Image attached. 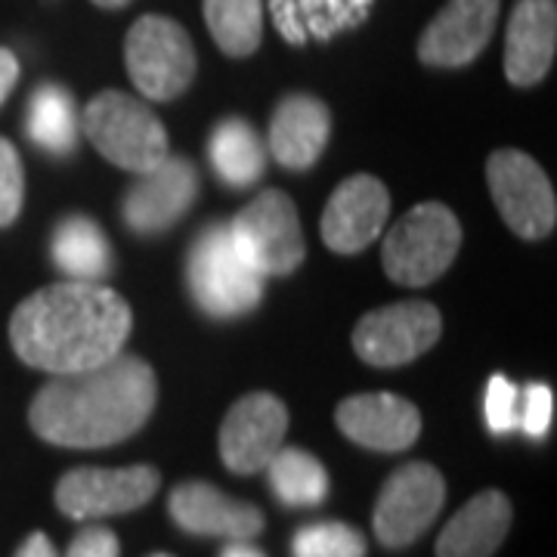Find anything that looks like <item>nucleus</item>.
Instances as JSON below:
<instances>
[{"mask_svg": "<svg viewBox=\"0 0 557 557\" xmlns=\"http://www.w3.org/2000/svg\"><path fill=\"white\" fill-rule=\"evenodd\" d=\"M134 329L131 304L100 282H57L10 317L16 357L47 375H72L119 357Z\"/></svg>", "mask_w": 557, "mask_h": 557, "instance_id": "f257e3e1", "label": "nucleus"}, {"mask_svg": "<svg viewBox=\"0 0 557 557\" xmlns=\"http://www.w3.org/2000/svg\"><path fill=\"white\" fill-rule=\"evenodd\" d=\"M159 381L143 357L124 354L72 375H50L28 424L44 443L65 449H102L134 437L152 418Z\"/></svg>", "mask_w": 557, "mask_h": 557, "instance_id": "f03ea898", "label": "nucleus"}, {"mask_svg": "<svg viewBox=\"0 0 557 557\" xmlns=\"http://www.w3.org/2000/svg\"><path fill=\"white\" fill-rule=\"evenodd\" d=\"M81 134L102 159L131 174H146L171 156L159 115L121 90H102L81 109Z\"/></svg>", "mask_w": 557, "mask_h": 557, "instance_id": "7ed1b4c3", "label": "nucleus"}, {"mask_svg": "<svg viewBox=\"0 0 557 557\" xmlns=\"http://www.w3.org/2000/svg\"><path fill=\"white\" fill-rule=\"evenodd\" d=\"M186 285L205 317L242 319L263 300V276L255 273L233 248L226 223H208L189 245Z\"/></svg>", "mask_w": 557, "mask_h": 557, "instance_id": "20e7f679", "label": "nucleus"}, {"mask_svg": "<svg viewBox=\"0 0 557 557\" xmlns=\"http://www.w3.org/2000/svg\"><path fill=\"white\" fill-rule=\"evenodd\" d=\"M461 248V223L440 201L409 208L387 230L381 245V263L391 282L406 288H424L437 282Z\"/></svg>", "mask_w": 557, "mask_h": 557, "instance_id": "39448f33", "label": "nucleus"}, {"mask_svg": "<svg viewBox=\"0 0 557 557\" xmlns=\"http://www.w3.org/2000/svg\"><path fill=\"white\" fill-rule=\"evenodd\" d=\"M124 65L146 100L171 102L189 90L199 57L180 22L149 13L139 16L124 38Z\"/></svg>", "mask_w": 557, "mask_h": 557, "instance_id": "423d86ee", "label": "nucleus"}, {"mask_svg": "<svg viewBox=\"0 0 557 557\" xmlns=\"http://www.w3.org/2000/svg\"><path fill=\"white\" fill-rule=\"evenodd\" d=\"M226 226L239 258L263 278L292 276L307 258L298 208L282 189L258 193Z\"/></svg>", "mask_w": 557, "mask_h": 557, "instance_id": "0eeeda50", "label": "nucleus"}, {"mask_svg": "<svg viewBox=\"0 0 557 557\" xmlns=\"http://www.w3.org/2000/svg\"><path fill=\"white\" fill-rule=\"evenodd\" d=\"M486 183L498 214L515 236L539 242L555 233V186L533 156L520 149H498L486 159Z\"/></svg>", "mask_w": 557, "mask_h": 557, "instance_id": "6e6552de", "label": "nucleus"}, {"mask_svg": "<svg viewBox=\"0 0 557 557\" xmlns=\"http://www.w3.org/2000/svg\"><path fill=\"white\" fill-rule=\"evenodd\" d=\"M446 505V480L431 461H409L381 486L372 533L384 548H409L431 530Z\"/></svg>", "mask_w": 557, "mask_h": 557, "instance_id": "1a4fd4ad", "label": "nucleus"}, {"mask_svg": "<svg viewBox=\"0 0 557 557\" xmlns=\"http://www.w3.org/2000/svg\"><path fill=\"white\" fill-rule=\"evenodd\" d=\"M443 335V317L431 300L387 304L359 319L354 350L366 366L397 369L428 354Z\"/></svg>", "mask_w": 557, "mask_h": 557, "instance_id": "9d476101", "label": "nucleus"}, {"mask_svg": "<svg viewBox=\"0 0 557 557\" xmlns=\"http://www.w3.org/2000/svg\"><path fill=\"white\" fill-rule=\"evenodd\" d=\"M161 474L152 465L131 468H75L57 483V508L72 520L131 515L159 493Z\"/></svg>", "mask_w": 557, "mask_h": 557, "instance_id": "9b49d317", "label": "nucleus"}, {"mask_svg": "<svg viewBox=\"0 0 557 557\" xmlns=\"http://www.w3.org/2000/svg\"><path fill=\"white\" fill-rule=\"evenodd\" d=\"M199 189L196 164L186 156H168L131 183L121 199V220L137 236H161L193 211Z\"/></svg>", "mask_w": 557, "mask_h": 557, "instance_id": "f8f14e48", "label": "nucleus"}, {"mask_svg": "<svg viewBox=\"0 0 557 557\" xmlns=\"http://www.w3.org/2000/svg\"><path fill=\"white\" fill-rule=\"evenodd\" d=\"M288 434V409L285 403L267 391H255L233 403L220 424V458L233 474H258L270 458L282 449Z\"/></svg>", "mask_w": 557, "mask_h": 557, "instance_id": "ddd939ff", "label": "nucleus"}, {"mask_svg": "<svg viewBox=\"0 0 557 557\" xmlns=\"http://www.w3.org/2000/svg\"><path fill=\"white\" fill-rule=\"evenodd\" d=\"M387 218H391L387 186L372 174H357L344 180L332 193V199L325 201L319 233L335 255H359L384 233Z\"/></svg>", "mask_w": 557, "mask_h": 557, "instance_id": "4468645a", "label": "nucleus"}, {"mask_svg": "<svg viewBox=\"0 0 557 557\" xmlns=\"http://www.w3.org/2000/svg\"><path fill=\"white\" fill-rule=\"evenodd\" d=\"M502 0H449L418 38V60L431 69H465L493 38Z\"/></svg>", "mask_w": 557, "mask_h": 557, "instance_id": "2eb2a0df", "label": "nucleus"}, {"mask_svg": "<svg viewBox=\"0 0 557 557\" xmlns=\"http://www.w3.org/2000/svg\"><path fill=\"white\" fill-rule=\"evenodd\" d=\"M168 515L183 533L226 542H251L263 530V511L251 502L220 493L205 480H186L171 490Z\"/></svg>", "mask_w": 557, "mask_h": 557, "instance_id": "dca6fc26", "label": "nucleus"}, {"mask_svg": "<svg viewBox=\"0 0 557 557\" xmlns=\"http://www.w3.org/2000/svg\"><path fill=\"white\" fill-rule=\"evenodd\" d=\"M338 431L372 453H406L421 437V412L397 394H357L335 409Z\"/></svg>", "mask_w": 557, "mask_h": 557, "instance_id": "f3484780", "label": "nucleus"}, {"mask_svg": "<svg viewBox=\"0 0 557 557\" xmlns=\"http://www.w3.org/2000/svg\"><path fill=\"white\" fill-rule=\"evenodd\" d=\"M332 137V112L313 94L282 97L270 119L267 149L285 171L313 168Z\"/></svg>", "mask_w": 557, "mask_h": 557, "instance_id": "a211bd4d", "label": "nucleus"}, {"mask_svg": "<svg viewBox=\"0 0 557 557\" xmlns=\"http://www.w3.org/2000/svg\"><path fill=\"white\" fill-rule=\"evenodd\" d=\"M557 53V0H518L505 32V78L533 87L552 72Z\"/></svg>", "mask_w": 557, "mask_h": 557, "instance_id": "6ab92c4d", "label": "nucleus"}, {"mask_svg": "<svg viewBox=\"0 0 557 557\" xmlns=\"http://www.w3.org/2000/svg\"><path fill=\"white\" fill-rule=\"evenodd\" d=\"M511 498L502 490H483L468 498L437 539V557H493L511 530Z\"/></svg>", "mask_w": 557, "mask_h": 557, "instance_id": "aec40b11", "label": "nucleus"}, {"mask_svg": "<svg viewBox=\"0 0 557 557\" xmlns=\"http://www.w3.org/2000/svg\"><path fill=\"white\" fill-rule=\"evenodd\" d=\"M50 260L72 282H106L115 270V255L109 236L87 214H69L53 226Z\"/></svg>", "mask_w": 557, "mask_h": 557, "instance_id": "412c9836", "label": "nucleus"}, {"mask_svg": "<svg viewBox=\"0 0 557 557\" xmlns=\"http://www.w3.org/2000/svg\"><path fill=\"white\" fill-rule=\"evenodd\" d=\"M22 124H25V137L53 159H69L78 149L81 109L69 94V87L57 81H44L32 90Z\"/></svg>", "mask_w": 557, "mask_h": 557, "instance_id": "4be33fe9", "label": "nucleus"}, {"mask_svg": "<svg viewBox=\"0 0 557 557\" xmlns=\"http://www.w3.org/2000/svg\"><path fill=\"white\" fill-rule=\"evenodd\" d=\"M375 0H270L273 20L288 44L332 40L338 32L357 28Z\"/></svg>", "mask_w": 557, "mask_h": 557, "instance_id": "5701e85b", "label": "nucleus"}, {"mask_svg": "<svg viewBox=\"0 0 557 557\" xmlns=\"http://www.w3.org/2000/svg\"><path fill=\"white\" fill-rule=\"evenodd\" d=\"M208 159L230 189H248L267 171V146L245 119H223L211 131Z\"/></svg>", "mask_w": 557, "mask_h": 557, "instance_id": "b1692460", "label": "nucleus"}, {"mask_svg": "<svg viewBox=\"0 0 557 557\" xmlns=\"http://www.w3.org/2000/svg\"><path fill=\"white\" fill-rule=\"evenodd\" d=\"M263 471L270 480V493L285 508H319L329 498V471L307 449L282 446Z\"/></svg>", "mask_w": 557, "mask_h": 557, "instance_id": "393cba45", "label": "nucleus"}, {"mask_svg": "<svg viewBox=\"0 0 557 557\" xmlns=\"http://www.w3.org/2000/svg\"><path fill=\"white\" fill-rule=\"evenodd\" d=\"M205 22L230 60H245L263 40V0H205Z\"/></svg>", "mask_w": 557, "mask_h": 557, "instance_id": "a878e982", "label": "nucleus"}, {"mask_svg": "<svg viewBox=\"0 0 557 557\" xmlns=\"http://www.w3.org/2000/svg\"><path fill=\"white\" fill-rule=\"evenodd\" d=\"M366 536L341 520L307 523L292 536V557H366Z\"/></svg>", "mask_w": 557, "mask_h": 557, "instance_id": "bb28decb", "label": "nucleus"}, {"mask_svg": "<svg viewBox=\"0 0 557 557\" xmlns=\"http://www.w3.org/2000/svg\"><path fill=\"white\" fill-rule=\"evenodd\" d=\"M25 201V171L20 149L7 137H0V230L13 226Z\"/></svg>", "mask_w": 557, "mask_h": 557, "instance_id": "cd10ccee", "label": "nucleus"}, {"mask_svg": "<svg viewBox=\"0 0 557 557\" xmlns=\"http://www.w3.org/2000/svg\"><path fill=\"white\" fill-rule=\"evenodd\" d=\"M483 409H486V424H490V431L498 434V437L520 431V391L511 381L505 379V375H493V379H490Z\"/></svg>", "mask_w": 557, "mask_h": 557, "instance_id": "c85d7f7f", "label": "nucleus"}, {"mask_svg": "<svg viewBox=\"0 0 557 557\" xmlns=\"http://www.w3.org/2000/svg\"><path fill=\"white\" fill-rule=\"evenodd\" d=\"M555 416V397L548 384H527L520 391V431L527 437L542 440L552 428Z\"/></svg>", "mask_w": 557, "mask_h": 557, "instance_id": "c756f323", "label": "nucleus"}, {"mask_svg": "<svg viewBox=\"0 0 557 557\" xmlns=\"http://www.w3.org/2000/svg\"><path fill=\"white\" fill-rule=\"evenodd\" d=\"M65 557H121V542L109 527H84L75 533Z\"/></svg>", "mask_w": 557, "mask_h": 557, "instance_id": "7c9ffc66", "label": "nucleus"}, {"mask_svg": "<svg viewBox=\"0 0 557 557\" xmlns=\"http://www.w3.org/2000/svg\"><path fill=\"white\" fill-rule=\"evenodd\" d=\"M16 84H20V60L10 47H0V106L7 102Z\"/></svg>", "mask_w": 557, "mask_h": 557, "instance_id": "2f4dec72", "label": "nucleus"}, {"mask_svg": "<svg viewBox=\"0 0 557 557\" xmlns=\"http://www.w3.org/2000/svg\"><path fill=\"white\" fill-rule=\"evenodd\" d=\"M16 557H60V552H57V545L44 536V533H32L16 548Z\"/></svg>", "mask_w": 557, "mask_h": 557, "instance_id": "473e14b6", "label": "nucleus"}, {"mask_svg": "<svg viewBox=\"0 0 557 557\" xmlns=\"http://www.w3.org/2000/svg\"><path fill=\"white\" fill-rule=\"evenodd\" d=\"M220 557H267L260 548H255L251 542H226Z\"/></svg>", "mask_w": 557, "mask_h": 557, "instance_id": "72a5a7b5", "label": "nucleus"}, {"mask_svg": "<svg viewBox=\"0 0 557 557\" xmlns=\"http://www.w3.org/2000/svg\"><path fill=\"white\" fill-rule=\"evenodd\" d=\"M97 7H102V10H121V7H127L131 0H94Z\"/></svg>", "mask_w": 557, "mask_h": 557, "instance_id": "f704fd0d", "label": "nucleus"}, {"mask_svg": "<svg viewBox=\"0 0 557 557\" xmlns=\"http://www.w3.org/2000/svg\"><path fill=\"white\" fill-rule=\"evenodd\" d=\"M152 557H171V555H152Z\"/></svg>", "mask_w": 557, "mask_h": 557, "instance_id": "c9c22d12", "label": "nucleus"}]
</instances>
